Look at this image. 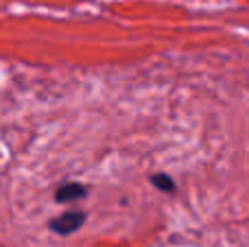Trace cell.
<instances>
[{
	"label": "cell",
	"instance_id": "1",
	"mask_svg": "<svg viewBox=\"0 0 249 247\" xmlns=\"http://www.w3.org/2000/svg\"><path fill=\"white\" fill-rule=\"evenodd\" d=\"M86 219H88V214L83 210H68V212H61L59 217L51 219L48 228L59 236H68V234H74L77 230H81Z\"/></svg>",
	"mask_w": 249,
	"mask_h": 247
},
{
	"label": "cell",
	"instance_id": "3",
	"mask_svg": "<svg viewBox=\"0 0 249 247\" xmlns=\"http://www.w3.org/2000/svg\"><path fill=\"white\" fill-rule=\"evenodd\" d=\"M151 184H153L155 188H160L162 193H168V195L177 191L175 179H173L171 175H166V173H155L153 177H151Z\"/></svg>",
	"mask_w": 249,
	"mask_h": 247
},
{
	"label": "cell",
	"instance_id": "2",
	"mask_svg": "<svg viewBox=\"0 0 249 247\" xmlns=\"http://www.w3.org/2000/svg\"><path fill=\"white\" fill-rule=\"evenodd\" d=\"M88 195V188L79 182H66L55 191V201L59 204H70V201H79Z\"/></svg>",
	"mask_w": 249,
	"mask_h": 247
}]
</instances>
